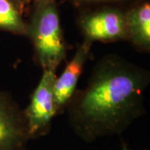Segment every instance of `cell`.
<instances>
[{"label":"cell","mask_w":150,"mask_h":150,"mask_svg":"<svg viewBox=\"0 0 150 150\" xmlns=\"http://www.w3.org/2000/svg\"><path fill=\"white\" fill-rule=\"evenodd\" d=\"M22 0H0V30L18 35H27V23L23 18Z\"/></svg>","instance_id":"obj_8"},{"label":"cell","mask_w":150,"mask_h":150,"mask_svg":"<svg viewBox=\"0 0 150 150\" xmlns=\"http://www.w3.org/2000/svg\"><path fill=\"white\" fill-rule=\"evenodd\" d=\"M92 43L84 40L61 76L56 78L54 85V97L58 115L66 110L67 105L76 91L78 80L89 56Z\"/></svg>","instance_id":"obj_6"},{"label":"cell","mask_w":150,"mask_h":150,"mask_svg":"<svg viewBox=\"0 0 150 150\" xmlns=\"http://www.w3.org/2000/svg\"><path fill=\"white\" fill-rule=\"evenodd\" d=\"M149 73L123 58L106 56L94 67L87 86L67 105L70 127L87 142L120 135L145 113Z\"/></svg>","instance_id":"obj_1"},{"label":"cell","mask_w":150,"mask_h":150,"mask_svg":"<svg viewBox=\"0 0 150 150\" xmlns=\"http://www.w3.org/2000/svg\"><path fill=\"white\" fill-rule=\"evenodd\" d=\"M27 35L32 42L35 61L42 70L56 71L66 57L67 49L55 0H36Z\"/></svg>","instance_id":"obj_2"},{"label":"cell","mask_w":150,"mask_h":150,"mask_svg":"<svg viewBox=\"0 0 150 150\" xmlns=\"http://www.w3.org/2000/svg\"><path fill=\"white\" fill-rule=\"evenodd\" d=\"M56 78V71L43 70L40 81L30 97L29 105L23 110L30 140L48 134L52 120L58 115L54 97Z\"/></svg>","instance_id":"obj_3"},{"label":"cell","mask_w":150,"mask_h":150,"mask_svg":"<svg viewBox=\"0 0 150 150\" xmlns=\"http://www.w3.org/2000/svg\"><path fill=\"white\" fill-rule=\"evenodd\" d=\"M128 40L142 52L150 50V4L141 1L126 11Z\"/></svg>","instance_id":"obj_7"},{"label":"cell","mask_w":150,"mask_h":150,"mask_svg":"<svg viewBox=\"0 0 150 150\" xmlns=\"http://www.w3.org/2000/svg\"><path fill=\"white\" fill-rule=\"evenodd\" d=\"M122 149H123V150H130V149H129L128 148H127V145H125V144H123V145H122Z\"/></svg>","instance_id":"obj_11"},{"label":"cell","mask_w":150,"mask_h":150,"mask_svg":"<svg viewBox=\"0 0 150 150\" xmlns=\"http://www.w3.org/2000/svg\"><path fill=\"white\" fill-rule=\"evenodd\" d=\"M79 24L85 40L93 42H115L128 39L126 11L104 6L81 14Z\"/></svg>","instance_id":"obj_4"},{"label":"cell","mask_w":150,"mask_h":150,"mask_svg":"<svg viewBox=\"0 0 150 150\" xmlns=\"http://www.w3.org/2000/svg\"><path fill=\"white\" fill-rule=\"evenodd\" d=\"M72 4L76 6H86L99 4H111V3H122L134 0H70Z\"/></svg>","instance_id":"obj_9"},{"label":"cell","mask_w":150,"mask_h":150,"mask_svg":"<svg viewBox=\"0 0 150 150\" xmlns=\"http://www.w3.org/2000/svg\"><path fill=\"white\" fill-rule=\"evenodd\" d=\"M29 140L23 110L10 93L0 91V150H27Z\"/></svg>","instance_id":"obj_5"},{"label":"cell","mask_w":150,"mask_h":150,"mask_svg":"<svg viewBox=\"0 0 150 150\" xmlns=\"http://www.w3.org/2000/svg\"><path fill=\"white\" fill-rule=\"evenodd\" d=\"M35 1H36V0H22L24 6L29 4H30L31 2H34Z\"/></svg>","instance_id":"obj_10"}]
</instances>
